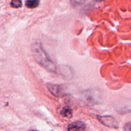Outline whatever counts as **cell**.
<instances>
[{"label": "cell", "mask_w": 131, "mask_h": 131, "mask_svg": "<svg viewBox=\"0 0 131 131\" xmlns=\"http://www.w3.org/2000/svg\"><path fill=\"white\" fill-rule=\"evenodd\" d=\"M31 52L35 60L42 67L49 72H56L57 67L46 53L39 42H35L32 44Z\"/></svg>", "instance_id": "6da1fadb"}, {"label": "cell", "mask_w": 131, "mask_h": 131, "mask_svg": "<svg viewBox=\"0 0 131 131\" xmlns=\"http://www.w3.org/2000/svg\"><path fill=\"white\" fill-rule=\"evenodd\" d=\"M82 99L86 104L88 105H94L99 103L101 101V96L96 90H86L83 93Z\"/></svg>", "instance_id": "7a4b0ae2"}, {"label": "cell", "mask_w": 131, "mask_h": 131, "mask_svg": "<svg viewBox=\"0 0 131 131\" xmlns=\"http://www.w3.org/2000/svg\"><path fill=\"white\" fill-rule=\"evenodd\" d=\"M47 86L50 92L56 97H63L66 95L65 88L63 86L52 83H47Z\"/></svg>", "instance_id": "3957f363"}, {"label": "cell", "mask_w": 131, "mask_h": 131, "mask_svg": "<svg viewBox=\"0 0 131 131\" xmlns=\"http://www.w3.org/2000/svg\"><path fill=\"white\" fill-rule=\"evenodd\" d=\"M97 118L103 125L109 127L117 129L118 127V123L117 120L111 116H97Z\"/></svg>", "instance_id": "277c9868"}, {"label": "cell", "mask_w": 131, "mask_h": 131, "mask_svg": "<svg viewBox=\"0 0 131 131\" xmlns=\"http://www.w3.org/2000/svg\"><path fill=\"white\" fill-rule=\"evenodd\" d=\"M56 72L58 73L62 78H65V79H70L72 78V70L70 67L67 66H60L58 68H57Z\"/></svg>", "instance_id": "5b68a950"}, {"label": "cell", "mask_w": 131, "mask_h": 131, "mask_svg": "<svg viewBox=\"0 0 131 131\" xmlns=\"http://www.w3.org/2000/svg\"><path fill=\"white\" fill-rule=\"evenodd\" d=\"M67 129L69 130H83L86 129V125L82 122L78 121L70 124Z\"/></svg>", "instance_id": "8992f818"}, {"label": "cell", "mask_w": 131, "mask_h": 131, "mask_svg": "<svg viewBox=\"0 0 131 131\" xmlns=\"http://www.w3.org/2000/svg\"><path fill=\"white\" fill-rule=\"evenodd\" d=\"M60 113L64 117L70 118L72 116V111L71 109L69 108V107H67V106L62 108Z\"/></svg>", "instance_id": "52a82bcc"}, {"label": "cell", "mask_w": 131, "mask_h": 131, "mask_svg": "<svg viewBox=\"0 0 131 131\" xmlns=\"http://www.w3.org/2000/svg\"><path fill=\"white\" fill-rule=\"evenodd\" d=\"M40 3V0H27L26 5L29 8H35L37 7Z\"/></svg>", "instance_id": "ba28073f"}, {"label": "cell", "mask_w": 131, "mask_h": 131, "mask_svg": "<svg viewBox=\"0 0 131 131\" xmlns=\"http://www.w3.org/2000/svg\"><path fill=\"white\" fill-rule=\"evenodd\" d=\"M10 5L13 8H18L22 6V1L21 0H11Z\"/></svg>", "instance_id": "9c48e42d"}, {"label": "cell", "mask_w": 131, "mask_h": 131, "mask_svg": "<svg viewBox=\"0 0 131 131\" xmlns=\"http://www.w3.org/2000/svg\"><path fill=\"white\" fill-rule=\"evenodd\" d=\"M70 1L74 6H79L84 3V0H70Z\"/></svg>", "instance_id": "30bf717a"}, {"label": "cell", "mask_w": 131, "mask_h": 131, "mask_svg": "<svg viewBox=\"0 0 131 131\" xmlns=\"http://www.w3.org/2000/svg\"><path fill=\"white\" fill-rule=\"evenodd\" d=\"M124 129L125 130H131V122L127 123L124 125Z\"/></svg>", "instance_id": "8fae6325"}, {"label": "cell", "mask_w": 131, "mask_h": 131, "mask_svg": "<svg viewBox=\"0 0 131 131\" xmlns=\"http://www.w3.org/2000/svg\"><path fill=\"white\" fill-rule=\"evenodd\" d=\"M97 1H99V2H101V1H104V0H96Z\"/></svg>", "instance_id": "7c38bea8"}]
</instances>
